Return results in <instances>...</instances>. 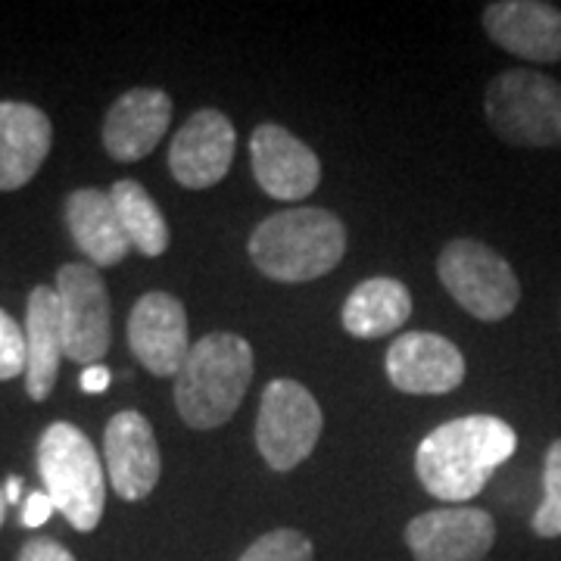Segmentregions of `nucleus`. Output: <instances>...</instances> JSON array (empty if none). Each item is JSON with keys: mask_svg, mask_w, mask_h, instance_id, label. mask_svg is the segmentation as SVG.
<instances>
[{"mask_svg": "<svg viewBox=\"0 0 561 561\" xmlns=\"http://www.w3.org/2000/svg\"><path fill=\"white\" fill-rule=\"evenodd\" d=\"M518 449V434L496 415H465L440 424L419 443L415 474L434 500H474Z\"/></svg>", "mask_w": 561, "mask_h": 561, "instance_id": "obj_1", "label": "nucleus"}, {"mask_svg": "<svg viewBox=\"0 0 561 561\" xmlns=\"http://www.w3.org/2000/svg\"><path fill=\"white\" fill-rule=\"evenodd\" d=\"M247 250L265 278L306 284L337 268L346 253V225L319 206L284 209L256 225Z\"/></svg>", "mask_w": 561, "mask_h": 561, "instance_id": "obj_2", "label": "nucleus"}, {"mask_svg": "<svg viewBox=\"0 0 561 561\" xmlns=\"http://www.w3.org/2000/svg\"><path fill=\"white\" fill-rule=\"evenodd\" d=\"M253 371V346L241 334L216 331L201 337L175 375V405L184 424L194 431H213L234 419Z\"/></svg>", "mask_w": 561, "mask_h": 561, "instance_id": "obj_3", "label": "nucleus"}, {"mask_svg": "<svg viewBox=\"0 0 561 561\" xmlns=\"http://www.w3.org/2000/svg\"><path fill=\"white\" fill-rule=\"evenodd\" d=\"M38 474L57 512L81 534H91L103 518L106 486L94 443L69 421L50 424L38 440Z\"/></svg>", "mask_w": 561, "mask_h": 561, "instance_id": "obj_4", "label": "nucleus"}, {"mask_svg": "<svg viewBox=\"0 0 561 561\" xmlns=\"http://www.w3.org/2000/svg\"><path fill=\"white\" fill-rule=\"evenodd\" d=\"M483 113L496 138L512 147H559L561 81L534 69H508L490 81Z\"/></svg>", "mask_w": 561, "mask_h": 561, "instance_id": "obj_5", "label": "nucleus"}, {"mask_svg": "<svg viewBox=\"0 0 561 561\" xmlns=\"http://www.w3.org/2000/svg\"><path fill=\"white\" fill-rule=\"evenodd\" d=\"M437 275L449 297L481 321L508 319L522 302V280L493 247L456 238L443 247Z\"/></svg>", "mask_w": 561, "mask_h": 561, "instance_id": "obj_6", "label": "nucleus"}, {"mask_svg": "<svg viewBox=\"0 0 561 561\" xmlns=\"http://www.w3.org/2000/svg\"><path fill=\"white\" fill-rule=\"evenodd\" d=\"M324 427L319 400L300 381L278 378L262 390L256 446L275 471H294L312 456Z\"/></svg>", "mask_w": 561, "mask_h": 561, "instance_id": "obj_7", "label": "nucleus"}, {"mask_svg": "<svg viewBox=\"0 0 561 561\" xmlns=\"http://www.w3.org/2000/svg\"><path fill=\"white\" fill-rule=\"evenodd\" d=\"M57 297L62 309V346L66 359L94 368L113 343V306L91 262H72L57 272Z\"/></svg>", "mask_w": 561, "mask_h": 561, "instance_id": "obj_8", "label": "nucleus"}, {"mask_svg": "<svg viewBox=\"0 0 561 561\" xmlns=\"http://www.w3.org/2000/svg\"><path fill=\"white\" fill-rule=\"evenodd\" d=\"M402 537L415 561H483L496 542V522L483 508L443 505L412 518Z\"/></svg>", "mask_w": 561, "mask_h": 561, "instance_id": "obj_9", "label": "nucleus"}, {"mask_svg": "<svg viewBox=\"0 0 561 561\" xmlns=\"http://www.w3.org/2000/svg\"><path fill=\"white\" fill-rule=\"evenodd\" d=\"M128 346L157 378H175L191 353L184 302L165 290L144 294L128 316Z\"/></svg>", "mask_w": 561, "mask_h": 561, "instance_id": "obj_10", "label": "nucleus"}, {"mask_svg": "<svg viewBox=\"0 0 561 561\" xmlns=\"http://www.w3.org/2000/svg\"><path fill=\"white\" fill-rule=\"evenodd\" d=\"M238 135L219 110H197L169 144V172L181 187H216L234 162Z\"/></svg>", "mask_w": 561, "mask_h": 561, "instance_id": "obj_11", "label": "nucleus"}, {"mask_svg": "<svg viewBox=\"0 0 561 561\" xmlns=\"http://www.w3.org/2000/svg\"><path fill=\"white\" fill-rule=\"evenodd\" d=\"M387 378L412 397L453 393L465 381V356L456 343L431 331H409L387 350Z\"/></svg>", "mask_w": 561, "mask_h": 561, "instance_id": "obj_12", "label": "nucleus"}, {"mask_svg": "<svg viewBox=\"0 0 561 561\" xmlns=\"http://www.w3.org/2000/svg\"><path fill=\"white\" fill-rule=\"evenodd\" d=\"M250 162L260 187L275 201H306L321 181V162L312 147L275 122H262L253 131Z\"/></svg>", "mask_w": 561, "mask_h": 561, "instance_id": "obj_13", "label": "nucleus"}, {"mask_svg": "<svg viewBox=\"0 0 561 561\" xmlns=\"http://www.w3.org/2000/svg\"><path fill=\"white\" fill-rule=\"evenodd\" d=\"M103 456L110 483L125 502H138L160 483V446L150 421L135 409L116 412L103 434Z\"/></svg>", "mask_w": 561, "mask_h": 561, "instance_id": "obj_14", "label": "nucleus"}, {"mask_svg": "<svg viewBox=\"0 0 561 561\" xmlns=\"http://www.w3.org/2000/svg\"><path fill=\"white\" fill-rule=\"evenodd\" d=\"M490 41L530 62L561 60V10L542 0H496L483 7Z\"/></svg>", "mask_w": 561, "mask_h": 561, "instance_id": "obj_15", "label": "nucleus"}, {"mask_svg": "<svg viewBox=\"0 0 561 561\" xmlns=\"http://www.w3.org/2000/svg\"><path fill=\"white\" fill-rule=\"evenodd\" d=\"M172 122V98L160 88H131L103 119V150L116 162H138L157 150Z\"/></svg>", "mask_w": 561, "mask_h": 561, "instance_id": "obj_16", "label": "nucleus"}, {"mask_svg": "<svg viewBox=\"0 0 561 561\" xmlns=\"http://www.w3.org/2000/svg\"><path fill=\"white\" fill-rule=\"evenodd\" d=\"M54 147V125L32 103L0 101V191H20Z\"/></svg>", "mask_w": 561, "mask_h": 561, "instance_id": "obj_17", "label": "nucleus"}, {"mask_svg": "<svg viewBox=\"0 0 561 561\" xmlns=\"http://www.w3.org/2000/svg\"><path fill=\"white\" fill-rule=\"evenodd\" d=\"M62 346V309L57 287L38 284L28 294L25 306V393L35 402H44L60 375Z\"/></svg>", "mask_w": 561, "mask_h": 561, "instance_id": "obj_18", "label": "nucleus"}, {"mask_svg": "<svg viewBox=\"0 0 561 561\" xmlns=\"http://www.w3.org/2000/svg\"><path fill=\"white\" fill-rule=\"evenodd\" d=\"M66 225L81 253L94 268L119 265L128 256L131 241L125 238L116 203L110 191L101 187H79L66 197Z\"/></svg>", "mask_w": 561, "mask_h": 561, "instance_id": "obj_19", "label": "nucleus"}, {"mask_svg": "<svg viewBox=\"0 0 561 561\" xmlns=\"http://www.w3.org/2000/svg\"><path fill=\"white\" fill-rule=\"evenodd\" d=\"M409 316H412V297L409 287L397 278L362 280L343 302V328L359 341H378L400 331Z\"/></svg>", "mask_w": 561, "mask_h": 561, "instance_id": "obj_20", "label": "nucleus"}, {"mask_svg": "<svg viewBox=\"0 0 561 561\" xmlns=\"http://www.w3.org/2000/svg\"><path fill=\"white\" fill-rule=\"evenodd\" d=\"M110 197L116 203L125 238L131 241V247L138 250L140 256H150V260L162 256L169 250V241H172L169 221L162 219L160 206L144 191V184L122 179L110 187Z\"/></svg>", "mask_w": 561, "mask_h": 561, "instance_id": "obj_21", "label": "nucleus"}, {"mask_svg": "<svg viewBox=\"0 0 561 561\" xmlns=\"http://www.w3.org/2000/svg\"><path fill=\"white\" fill-rule=\"evenodd\" d=\"M530 527L542 540L561 537V437L549 446L542 461V502L534 512Z\"/></svg>", "mask_w": 561, "mask_h": 561, "instance_id": "obj_22", "label": "nucleus"}, {"mask_svg": "<svg viewBox=\"0 0 561 561\" xmlns=\"http://www.w3.org/2000/svg\"><path fill=\"white\" fill-rule=\"evenodd\" d=\"M238 561H312V542L300 530L278 527L250 542Z\"/></svg>", "mask_w": 561, "mask_h": 561, "instance_id": "obj_23", "label": "nucleus"}, {"mask_svg": "<svg viewBox=\"0 0 561 561\" xmlns=\"http://www.w3.org/2000/svg\"><path fill=\"white\" fill-rule=\"evenodd\" d=\"M25 375V331L0 309V381Z\"/></svg>", "mask_w": 561, "mask_h": 561, "instance_id": "obj_24", "label": "nucleus"}, {"mask_svg": "<svg viewBox=\"0 0 561 561\" xmlns=\"http://www.w3.org/2000/svg\"><path fill=\"white\" fill-rule=\"evenodd\" d=\"M20 561H76V556L57 540L47 537H35L20 549Z\"/></svg>", "mask_w": 561, "mask_h": 561, "instance_id": "obj_25", "label": "nucleus"}, {"mask_svg": "<svg viewBox=\"0 0 561 561\" xmlns=\"http://www.w3.org/2000/svg\"><path fill=\"white\" fill-rule=\"evenodd\" d=\"M54 512H57V505H54V500H50L44 490L28 493V500L22 505V524H25V527H41V524L50 522Z\"/></svg>", "mask_w": 561, "mask_h": 561, "instance_id": "obj_26", "label": "nucleus"}, {"mask_svg": "<svg viewBox=\"0 0 561 561\" xmlns=\"http://www.w3.org/2000/svg\"><path fill=\"white\" fill-rule=\"evenodd\" d=\"M106 387H110V371L103 365L84 368V375H81V390L84 393H103Z\"/></svg>", "mask_w": 561, "mask_h": 561, "instance_id": "obj_27", "label": "nucleus"}, {"mask_svg": "<svg viewBox=\"0 0 561 561\" xmlns=\"http://www.w3.org/2000/svg\"><path fill=\"white\" fill-rule=\"evenodd\" d=\"M20 493H22V481L13 474L10 481H7V490H3V496H7V505L10 502H20Z\"/></svg>", "mask_w": 561, "mask_h": 561, "instance_id": "obj_28", "label": "nucleus"}, {"mask_svg": "<svg viewBox=\"0 0 561 561\" xmlns=\"http://www.w3.org/2000/svg\"><path fill=\"white\" fill-rule=\"evenodd\" d=\"M7 518V496H3V490H0V524Z\"/></svg>", "mask_w": 561, "mask_h": 561, "instance_id": "obj_29", "label": "nucleus"}]
</instances>
